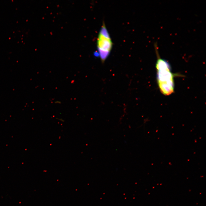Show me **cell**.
<instances>
[{
	"instance_id": "cell-1",
	"label": "cell",
	"mask_w": 206,
	"mask_h": 206,
	"mask_svg": "<svg viewBox=\"0 0 206 206\" xmlns=\"http://www.w3.org/2000/svg\"><path fill=\"white\" fill-rule=\"evenodd\" d=\"M157 45H154L157 60L156 64L157 79L160 91L165 95H169L174 91V75L171 71L169 63L161 58L159 54Z\"/></svg>"
},
{
	"instance_id": "cell-2",
	"label": "cell",
	"mask_w": 206,
	"mask_h": 206,
	"mask_svg": "<svg viewBox=\"0 0 206 206\" xmlns=\"http://www.w3.org/2000/svg\"><path fill=\"white\" fill-rule=\"evenodd\" d=\"M112 42L104 23L98 33L97 45L101 62H104L109 55L112 49Z\"/></svg>"
}]
</instances>
